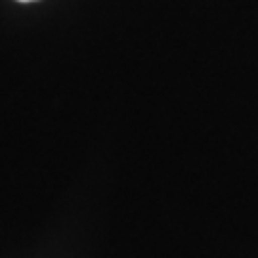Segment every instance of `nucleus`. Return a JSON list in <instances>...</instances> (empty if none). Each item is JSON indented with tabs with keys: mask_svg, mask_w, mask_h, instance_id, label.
I'll list each match as a JSON object with an SVG mask.
<instances>
[{
	"mask_svg": "<svg viewBox=\"0 0 258 258\" xmlns=\"http://www.w3.org/2000/svg\"><path fill=\"white\" fill-rule=\"evenodd\" d=\"M19 2H33V0H19Z\"/></svg>",
	"mask_w": 258,
	"mask_h": 258,
	"instance_id": "1",
	"label": "nucleus"
}]
</instances>
